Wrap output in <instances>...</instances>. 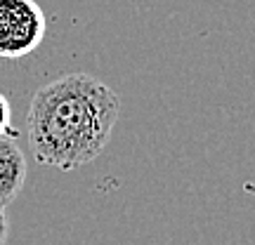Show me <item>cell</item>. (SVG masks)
<instances>
[{"instance_id":"6da1fadb","label":"cell","mask_w":255,"mask_h":245,"mask_svg":"<svg viewBox=\"0 0 255 245\" xmlns=\"http://www.w3.org/2000/svg\"><path fill=\"white\" fill-rule=\"evenodd\" d=\"M121 99L88 73H66L43 85L28 106V144L38 163L71 172L107 149Z\"/></svg>"},{"instance_id":"5b68a950","label":"cell","mask_w":255,"mask_h":245,"mask_svg":"<svg viewBox=\"0 0 255 245\" xmlns=\"http://www.w3.org/2000/svg\"><path fill=\"white\" fill-rule=\"evenodd\" d=\"M9 234V217H7V210L0 208V245H5Z\"/></svg>"},{"instance_id":"7a4b0ae2","label":"cell","mask_w":255,"mask_h":245,"mask_svg":"<svg viewBox=\"0 0 255 245\" xmlns=\"http://www.w3.org/2000/svg\"><path fill=\"white\" fill-rule=\"evenodd\" d=\"M45 14L36 0H0V57L17 62L45 38Z\"/></svg>"},{"instance_id":"277c9868","label":"cell","mask_w":255,"mask_h":245,"mask_svg":"<svg viewBox=\"0 0 255 245\" xmlns=\"http://www.w3.org/2000/svg\"><path fill=\"white\" fill-rule=\"evenodd\" d=\"M0 137H17V130L12 127V109L5 94H0Z\"/></svg>"},{"instance_id":"3957f363","label":"cell","mask_w":255,"mask_h":245,"mask_svg":"<svg viewBox=\"0 0 255 245\" xmlns=\"http://www.w3.org/2000/svg\"><path fill=\"white\" fill-rule=\"evenodd\" d=\"M26 182V158L14 137H0V208L14 203Z\"/></svg>"}]
</instances>
